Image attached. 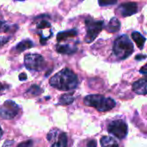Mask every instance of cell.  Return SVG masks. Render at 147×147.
<instances>
[{
    "label": "cell",
    "instance_id": "cell-1",
    "mask_svg": "<svg viewBox=\"0 0 147 147\" xmlns=\"http://www.w3.org/2000/svg\"><path fill=\"white\" fill-rule=\"evenodd\" d=\"M50 85L59 90L68 91L78 87V79L72 71L68 68H65L51 78Z\"/></svg>",
    "mask_w": 147,
    "mask_h": 147
},
{
    "label": "cell",
    "instance_id": "cell-2",
    "mask_svg": "<svg viewBox=\"0 0 147 147\" xmlns=\"http://www.w3.org/2000/svg\"><path fill=\"white\" fill-rule=\"evenodd\" d=\"M85 105L93 107L100 112L109 111L114 109L116 105L115 102L109 97H105L101 95H90L84 99Z\"/></svg>",
    "mask_w": 147,
    "mask_h": 147
},
{
    "label": "cell",
    "instance_id": "cell-3",
    "mask_svg": "<svg viewBox=\"0 0 147 147\" xmlns=\"http://www.w3.org/2000/svg\"><path fill=\"white\" fill-rule=\"evenodd\" d=\"M113 51L115 55L120 59L128 58L134 52V44L127 34L118 37L114 42Z\"/></svg>",
    "mask_w": 147,
    "mask_h": 147
},
{
    "label": "cell",
    "instance_id": "cell-4",
    "mask_svg": "<svg viewBox=\"0 0 147 147\" xmlns=\"http://www.w3.org/2000/svg\"><path fill=\"white\" fill-rule=\"evenodd\" d=\"M85 25H86V32L87 35L84 38L85 41L90 43L92 42L99 34V33L102 31L104 22L102 21H96L91 18L85 20Z\"/></svg>",
    "mask_w": 147,
    "mask_h": 147
},
{
    "label": "cell",
    "instance_id": "cell-5",
    "mask_svg": "<svg viewBox=\"0 0 147 147\" xmlns=\"http://www.w3.org/2000/svg\"><path fill=\"white\" fill-rule=\"evenodd\" d=\"M24 65L29 71H42L46 66L44 58L36 53L26 54L24 57Z\"/></svg>",
    "mask_w": 147,
    "mask_h": 147
},
{
    "label": "cell",
    "instance_id": "cell-6",
    "mask_svg": "<svg viewBox=\"0 0 147 147\" xmlns=\"http://www.w3.org/2000/svg\"><path fill=\"white\" fill-rule=\"evenodd\" d=\"M108 132L119 140H123L127 134V125L121 120L114 121L109 125Z\"/></svg>",
    "mask_w": 147,
    "mask_h": 147
},
{
    "label": "cell",
    "instance_id": "cell-7",
    "mask_svg": "<svg viewBox=\"0 0 147 147\" xmlns=\"http://www.w3.org/2000/svg\"><path fill=\"white\" fill-rule=\"evenodd\" d=\"M19 106L13 101H6L0 107V117L5 120H10L16 116L19 112Z\"/></svg>",
    "mask_w": 147,
    "mask_h": 147
},
{
    "label": "cell",
    "instance_id": "cell-8",
    "mask_svg": "<svg viewBox=\"0 0 147 147\" xmlns=\"http://www.w3.org/2000/svg\"><path fill=\"white\" fill-rule=\"evenodd\" d=\"M47 140L53 145L52 147H67V135L59 130H52L47 134Z\"/></svg>",
    "mask_w": 147,
    "mask_h": 147
},
{
    "label": "cell",
    "instance_id": "cell-9",
    "mask_svg": "<svg viewBox=\"0 0 147 147\" xmlns=\"http://www.w3.org/2000/svg\"><path fill=\"white\" fill-rule=\"evenodd\" d=\"M117 11L122 16H129L135 14L138 11V6L136 3H133V2L124 3L118 7Z\"/></svg>",
    "mask_w": 147,
    "mask_h": 147
},
{
    "label": "cell",
    "instance_id": "cell-10",
    "mask_svg": "<svg viewBox=\"0 0 147 147\" xmlns=\"http://www.w3.org/2000/svg\"><path fill=\"white\" fill-rule=\"evenodd\" d=\"M146 78H142L140 79L138 81H136L135 83H134L133 84V90L139 94V95H143L146 96Z\"/></svg>",
    "mask_w": 147,
    "mask_h": 147
},
{
    "label": "cell",
    "instance_id": "cell-11",
    "mask_svg": "<svg viewBox=\"0 0 147 147\" xmlns=\"http://www.w3.org/2000/svg\"><path fill=\"white\" fill-rule=\"evenodd\" d=\"M57 52L62 54H73L77 52V47L71 45H59L57 46Z\"/></svg>",
    "mask_w": 147,
    "mask_h": 147
},
{
    "label": "cell",
    "instance_id": "cell-12",
    "mask_svg": "<svg viewBox=\"0 0 147 147\" xmlns=\"http://www.w3.org/2000/svg\"><path fill=\"white\" fill-rule=\"evenodd\" d=\"M78 34V32L77 30L75 29H72V30H68V31H65V32H60L57 35V40L59 42H61L68 38H72V37H75L76 35Z\"/></svg>",
    "mask_w": 147,
    "mask_h": 147
},
{
    "label": "cell",
    "instance_id": "cell-13",
    "mask_svg": "<svg viewBox=\"0 0 147 147\" xmlns=\"http://www.w3.org/2000/svg\"><path fill=\"white\" fill-rule=\"evenodd\" d=\"M121 28V22L116 17H113L107 26V30L109 33H115Z\"/></svg>",
    "mask_w": 147,
    "mask_h": 147
},
{
    "label": "cell",
    "instance_id": "cell-14",
    "mask_svg": "<svg viewBox=\"0 0 147 147\" xmlns=\"http://www.w3.org/2000/svg\"><path fill=\"white\" fill-rule=\"evenodd\" d=\"M101 146L102 147H119V144L114 138L105 136L101 139Z\"/></svg>",
    "mask_w": 147,
    "mask_h": 147
},
{
    "label": "cell",
    "instance_id": "cell-15",
    "mask_svg": "<svg viewBox=\"0 0 147 147\" xmlns=\"http://www.w3.org/2000/svg\"><path fill=\"white\" fill-rule=\"evenodd\" d=\"M34 46L33 44V41L30 40H22L20 43H18V45L15 47L16 48V51L17 53H22L30 47H32Z\"/></svg>",
    "mask_w": 147,
    "mask_h": 147
},
{
    "label": "cell",
    "instance_id": "cell-16",
    "mask_svg": "<svg viewBox=\"0 0 147 147\" xmlns=\"http://www.w3.org/2000/svg\"><path fill=\"white\" fill-rule=\"evenodd\" d=\"M132 37H133L134 40L135 41V43L137 44L138 47L142 49L146 43V38L139 32H134L132 34Z\"/></svg>",
    "mask_w": 147,
    "mask_h": 147
},
{
    "label": "cell",
    "instance_id": "cell-17",
    "mask_svg": "<svg viewBox=\"0 0 147 147\" xmlns=\"http://www.w3.org/2000/svg\"><path fill=\"white\" fill-rule=\"evenodd\" d=\"M74 101V96L71 94H65L61 96L59 99V104L61 105H69Z\"/></svg>",
    "mask_w": 147,
    "mask_h": 147
},
{
    "label": "cell",
    "instance_id": "cell-18",
    "mask_svg": "<svg viewBox=\"0 0 147 147\" xmlns=\"http://www.w3.org/2000/svg\"><path fill=\"white\" fill-rule=\"evenodd\" d=\"M41 93H42V90L37 85H33L27 91V94H30L32 96H38V95H40Z\"/></svg>",
    "mask_w": 147,
    "mask_h": 147
},
{
    "label": "cell",
    "instance_id": "cell-19",
    "mask_svg": "<svg viewBox=\"0 0 147 147\" xmlns=\"http://www.w3.org/2000/svg\"><path fill=\"white\" fill-rule=\"evenodd\" d=\"M17 147H34V144L32 140H27L25 142L21 143Z\"/></svg>",
    "mask_w": 147,
    "mask_h": 147
},
{
    "label": "cell",
    "instance_id": "cell-20",
    "mask_svg": "<svg viewBox=\"0 0 147 147\" xmlns=\"http://www.w3.org/2000/svg\"><path fill=\"white\" fill-rule=\"evenodd\" d=\"M9 30V27L3 21H0V32H7Z\"/></svg>",
    "mask_w": 147,
    "mask_h": 147
},
{
    "label": "cell",
    "instance_id": "cell-21",
    "mask_svg": "<svg viewBox=\"0 0 147 147\" xmlns=\"http://www.w3.org/2000/svg\"><path fill=\"white\" fill-rule=\"evenodd\" d=\"M9 40V37H0V47L5 45Z\"/></svg>",
    "mask_w": 147,
    "mask_h": 147
},
{
    "label": "cell",
    "instance_id": "cell-22",
    "mask_svg": "<svg viewBox=\"0 0 147 147\" xmlns=\"http://www.w3.org/2000/svg\"><path fill=\"white\" fill-rule=\"evenodd\" d=\"M116 3V1H109V2H102V1H100L99 2V4L103 6V5H109V4H115Z\"/></svg>",
    "mask_w": 147,
    "mask_h": 147
},
{
    "label": "cell",
    "instance_id": "cell-23",
    "mask_svg": "<svg viewBox=\"0 0 147 147\" xmlns=\"http://www.w3.org/2000/svg\"><path fill=\"white\" fill-rule=\"evenodd\" d=\"M87 146L88 147H96V142L95 140H90V141L88 143Z\"/></svg>",
    "mask_w": 147,
    "mask_h": 147
},
{
    "label": "cell",
    "instance_id": "cell-24",
    "mask_svg": "<svg viewBox=\"0 0 147 147\" xmlns=\"http://www.w3.org/2000/svg\"><path fill=\"white\" fill-rule=\"evenodd\" d=\"M19 79H20V80H26V79H27L26 74H25V73H21L20 76H19Z\"/></svg>",
    "mask_w": 147,
    "mask_h": 147
},
{
    "label": "cell",
    "instance_id": "cell-25",
    "mask_svg": "<svg viewBox=\"0 0 147 147\" xmlns=\"http://www.w3.org/2000/svg\"><path fill=\"white\" fill-rule=\"evenodd\" d=\"M146 65H144V66L142 67L141 71H141V73H143L144 75H146V73H147L146 69Z\"/></svg>",
    "mask_w": 147,
    "mask_h": 147
},
{
    "label": "cell",
    "instance_id": "cell-26",
    "mask_svg": "<svg viewBox=\"0 0 147 147\" xmlns=\"http://www.w3.org/2000/svg\"><path fill=\"white\" fill-rule=\"evenodd\" d=\"M146 59V56H137L136 57V59Z\"/></svg>",
    "mask_w": 147,
    "mask_h": 147
},
{
    "label": "cell",
    "instance_id": "cell-27",
    "mask_svg": "<svg viewBox=\"0 0 147 147\" xmlns=\"http://www.w3.org/2000/svg\"><path fill=\"white\" fill-rule=\"evenodd\" d=\"M4 90V85H3V84L0 83V91H1V90Z\"/></svg>",
    "mask_w": 147,
    "mask_h": 147
},
{
    "label": "cell",
    "instance_id": "cell-28",
    "mask_svg": "<svg viewBox=\"0 0 147 147\" xmlns=\"http://www.w3.org/2000/svg\"><path fill=\"white\" fill-rule=\"evenodd\" d=\"M2 135H3V130H2V128H1V127H0V139H1V137H2Z\"/></svg>",
    "mask_w": 147,
    "mask_h": 147
}]
</instances>
